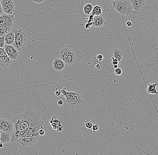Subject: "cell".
Here are the masks:
<instances>
[{
	"mask_svg": "<svg viewBox=\"0 0 158 155\" xmlns=\"http://www.w3.org/2000/svg\"><path fill=\"white\" fill-rule=\"evenodd\" d=\"M14 125L11 134L12 142H16L20 136L39 138V132L43 128L44 121L41 113L36 109L28 108L13 118Z\"/></svg>",
	"mask_w": 158,
	"mask_h": 155,
	"instance_id": "6da1fadb",
	"label": "cell"
},
{
	"mask_svg": "<svg viewBox=\"0 0 158 155\" xmlns=\"http://www.w3.org/2000/svg\"><path fill=\"white\" fill-rule=\"evenodd\" d=\"M61 93L65 97V101L72 107L81 106L84 103L82 96L78 92H68L66 88L61 90Z\"/></svg>",
	"mask_w": 158,
	"mask_h": 155,
	"instance_id": "7a4b0ae2",
	"label": "cell"
},
{
	"mask_svg": "<svg viewBox=\"0 0 158 155\" xmlns=\"http://www.w3.org/2000/svg\"><path fill=\"white\" fill-rule=\"evenodd\" d=\"M112 8L122 16H128L133 11L129 0H116L113 1Z\"/></svg>",
	"mask_w": 158,
	"mask_h": 155,
	"instance_id": "3957f363",
	"label": "cell"
},
{
	"mask_svg": "<svg viewBox=\"0 0 158 155\" xmlns=\"http://www.w3.org/2000/svg\"><path fill=\"white\" fill-rule=\"evenodd\" d=\"M15 34V40L13 46L18 51L21 50L26 45L27 35L23 29L16 28L13 30Z\"/></svg>",
	"mask_w": 158,
	"mask_h": 155,
	"instance_id": "277c9868",
	"label": "cell"
},
{
	"mask_svg": "<svg viewBox=\"0 0 158 155\" xmlns=\"http://www.w3.org/2000/svg\"><path fill=\"white\" fill-rule=\"evenodd\" d=\"M60 59L63 60L67 65H73L75 63L77 58V55L74 50L69 47L63 48L59 53Z\"/></svg>",
	"mask_w": 158,
	"mask_h": 155,
	"instance_id": "5b68a950",
	"label": "cell"
},
{
	"mask_svg": "<svg viewBox=\"0 0 158 155\" xmlns=\"http://www.w3.org/2000/svg\"><path fill=\"white\" fill-rule=\"evenodd\" d=\"M15 18L13 14H6L4 13L0 16V26L3 27L6 32L10 31L13 26Z\"/></svg>",
	"mask_w": 158,
	"mask_h": 155,
	"instance_id": "8992f818",
	"label": "cell"
},
{
	"mask_svg": "<svg viewBox=\"0 0 158 155\" xmlns=\"http://www.w3.org/2000/svg\"><path fill=\"white\" fill-rule=\"evenodd\" d=\"M14 125L12 120L8 118H0V131L12 134Z\"/></svg>",
	"mask_w": 158,
	"mask_h": 155,
	"instance_id": "52a82bcc",
	"label": "cell"
},
{
	"mask_svg": "<svg viewBox=\"0 0 158 155\" xmlns=\"http://www.w3.org/2000/svg\"><path fill=\"white\" fill-rule=\"evenodd\" d=\"M1 3L4 13L13 14L15 11V6L12 0H1Z\"/></svg>",
	"mask_w": 158,
	"mask_h": 155,
	"instance_id": "ba28073f",
	"label": "cell"
},
{
	"mask_svg": "<svg viewBox=\"0 0 158 155\" xmlns=\"http://www.w3.org/2000/svg\"><path fill=\"white\" fill-rule=\"evenodd\" d=\"M4 49L10 60H15L19 57V51L11 45L5 44Z\"/></svg>",
	"mask_w": 158,
	"mask_h": 155,
	"instance_id": "9c48e42d",
	"label": "cell"
},
{
	"mask_svg": "<svg viewBox=\"0 0 158 155\" xmlns=\"http://www.w3.org/2000/svg\"><path fill=\"white\" fill-rule=\"evenodd\" d=\"M66 67L65 63L60 58H55L52 63V68L56 71H61Z\"/></svg>",
	"mask_w": 158,
	"mask_h": 155,
	"instance_id": "30bf717a",
	"label": "cell"
},
{
	"mask_svg": "<svg viewBox=\"0 0 158 155\" xmlns=\"http://www.w3.org/2000/svg\"><path fill=\"white\" fill-rule=\"evenodd\" d=\"M10 59L4 48H0V66L6 67L10 65Z\"/></svg>",
	"mask_w": 158,
	"mask_h": 155,
	"instance_id": "8fae6325",
	"label": "cell"
},
{
	"mask_svg": "<svg viewBox=\"0 0 158 155\" xmlns=\"http://www.w3.org/2000/svg\"><path fill=\"white\" fill-rule=\"evenodd\" d=\"M105 24V18L102 14L99 16H94L92 26L101 28Z\"/></svg>",
	"mask_w": 158,
	"mask_h": 155,
	"instance_id": "7c38bea8",
	"label": "cell"
},
{
	"mask_svg": "<svg viewBox=\"0 0 158 155\" xmlns=\"http://www.w3.org/2000/svg\"><path fill=\"white\" fill-rule=\"evenodd\" d=\"M133 10L136 11H139L144 7L146 0H129Z\"/></svg>",
	"mask_w": 158,
	"mask_h": 155,
	"instance_id": "4fadbf2b",
	"label": "cell"
},
{
	"mask_svg": "<svg viewBox=\"0 0 158 155\" xmlns=\"http://www.w3.org/2000/svg\"><path fill=\"white\" fill-rule=\"evenodd\" d=\"M4 40L5 44L13 45L15 40V34L12 30L10 31L5 34Z\"/></svg>",
	"mask_w": 158,
	"mask_h": 155,
	"instance_id": "5bb4252c",
	"label": "cell"
},
{
	"mask_svg": "<svg viewBox=\"0 0 158 155\" xmlns=\"http://www.w3.org/2000/svg\"><path fill=\"white\" fill-rule=\"evenodd\" d=\"M158 86V83L157 82L150 84L148 83L147 88V92L148 94H158V91H157L156 87Z\"/></svg>",
	"mask_w": 158,
	"mask_h": 155,
	"instance_id": "9a60e30c",
	"label": "cell"
},
{
	"mask_svg": "<svg viewBox=\"0 0 158 155\" xmlns=\"http://www.w3.org/2000/svg\"><path fill=\"white\" fill-rule=\"evenodd\" d=\"M11 140V134L2 131L0 137V142H2L3 144H7L10 142Z\"/></svg>",
	"mask_w": 158,
	"mask_h": 155,
	"instance_id": "2e32d148",
	"label": "cell"
},
{
	"mask_svg": "<svg viewBox=\"0 0 158 155\" xmlns=\"http://www.w3.org/2000/svg\"><path fill=\"white\" fill-rule=\"evenodd\" d=\"M113 57L117 59L120 63L123 59V51L120 49H114L113 50Z\"/></svg>",
	"mask_w": 158,
	"mask_h": 155,
	"instance_id": "e0dca14e",
	"label": "cell"
},
{
	"mask_svg": "<svg viewBox=\"0 0 158 155\" xmlns=\"http://www.w3.org/2000/svg\"><path fill=\"white\" fill-rule=\"evenodd\" d=\"M102 10L101 7L100 6H95L93 9L91 14L94 16H99L102 14Z\"/></svg>",
	"mask_w": 158,
	"mask_h": 155,
	"instance_id": "ac0fdd59",
	"label": "cell"
},
{
	"mask_svg": "<svg viewBox=\"0 0 158 155\" xmlns=\"http://www.w3.org/2000/svg\"><path fill=\"white\" fill-rule=\"evenodd\" d=\"M49 122L51 124V126H52V128L54 130H57L61 126H63L61 124V122L57 119L54 120L51 119L49 121Z\"/></svg>",
	"mask_w": 158,
	"mask_h": 155,
	"instance_id": "d6986e66",
	"label": "cell"
},
{
	"mask_svg": "<svg viewBox=\"0 0 158 155\" xmlns=\"http://www.w3.org/2000/svg\"><path fill=\"white\" fill-rule=\"evenodd\" d=\"M93 6L91 3H88L85 5L84 7L83 10L84 13L86 15H89L91 13L93 9Z\"/></svg>",
	"mask_w": 158,
	"mask_h": 155,
	"instance_id": "ffe728a7",
	"label": "cell"
},
{
	"mask_svg": "<svg viewBox=\"0 0 158 155\" xmlns=\"http://www.w3.org/2000/svg\"><path fill=\"white\" fill-rule=\"evenodd\" d=\"M103 60V56L102 54H99L96 57H95L93 59V63L94 64H101L102 63Z\"/></svg>",
	"mask_w": 158,
	"mask_h": 155,
	"instance_id": "44dd1931",
	"label": "cell"
},
{
	"mask_svg": "<svg viewBox=\"0 0 158 155\" xmlns=\"http://www.w3.org/2000/svg\"><path fill=\"white\" fill-rule=\"evenodd\" d=\"M85 126L88 129H92V126H93V124L90 120H87L85 121Z\"/></svg>",
	"mask_w": 158,
	"mask_h": 155,
	"instance_id": "7402d4cb",
	"label": "cell"
},
{
	"mask_svg": "<svg viewBox=\"0 0 158 155\" xmlns=\"http://www.w3.org/2000/svg\"><path fill=\"white\" fill-rule=\"evenodd\" d=\"M123 71H122V69L120 68H117L115 69V70L114 71V74L116 75V76H120L122 75Z\"/></svg>",
	"mask_w": 158,
	"mask_h": 155,
	"instance_id": "603a6c76",
	"label": "cell"
},
{
	"mask_svg": "<svg viewBox=\"0 0 158 155\" xmlns=\"http://www.w3.org/2000/svg\"><path fill=\"white\" fill-rule=\"evenodd\" d=\"M4 36L0 37V48H4L5 43L4 40Z\"/></svg>",
	"mask_w": 158,
	"mask_h": 155,
	"instance_id": "cb8c5ba5",
	"label": "cell"
},
{
	"mask_svg": "<svg viewBox=\"0 0 158 155\" xmlns=\"http://www.w3.org/2000/svg\"><path fill=\"white\" fill-rule=\"evenodd\" d=\"M6 33L7 32L6 30H5L3 27L0 26V37L4 36Z\"/></svg>",
	"mask_w": 158,
	"mask_h": 155,
	"instance_id": "d4e9b609",
	"label": "cell"
},
{
	"mask_svg": "<svg viewBox=\"0 0 158 155\" xmlns=\"http://www.w3.org/2000/svg\"><path fill=\"white\" fill-rule=\"evenodd\" d=\"M111 61H112V65L113 66H114V65H118V64H119V63L118 62V60L117 59H115V58H114V57H112V58H111Z\"/></svg>",
	"mask_w": 158,
	"mask_h": 155,
	"instance_id": "484cf974",
	"label": "cell"
},
{
	"mask_svg": "<svg viewBox=\"0 0 158 155\" xmlns=\"http://www.w3.org/2000/svg\"><path fill=\"white\" fill-rule=\"evenodd\" d=\"M92 129L93 132H96V131H97L99 130V126H98V125H97V124H94V125H93V126H92Z\"/></svg>",
	"mask_w": 158,
	"mask_h": 155,
	"instance_id": "4316f807",
	"label": "cell"
},
{
	"mask_svg": "<svg viewBox=\"0 0 158 155\" xmlns=\"http://www.w3.org/2000/svg\"><path fill=\"white\" fill-rule=\"evenodd\" d=\"M38 133H39V136H43L45 134V131H44V129L42 128V129L39 130Z\"/></svg>",
	"mask_w": 158,
	"mask_h": 155,
	"instance_id": "83f0119b",
	"label": "cell"
},
{
	"mask_svg": "<svg viewBox=\"0 0 158 155\" xmlns=\"http://www.w3.org/2000/svg\"><path fill=\"white\" fill-rule=\"evenodd\" d=\"M55 95L57 96H60L62 95L61 93V90H57L55 92Z\"/></svg>",
	"mask_w": 158,
	"mask_h": 155,
	"instance_id": "f1b7e54d",
	"label": "cell"
},
{
	"mask_svg": "<svg viewBox=\"0 0 158 155\" xmlns=\"http://www.w3.org/2000/svg\"><path fill=\"white\" fill-rule=\"evenodd\" d=\"M32 1L35 2L37 3H40L43 2L45 0H32Z\"/></svg>",
	"mask_w": 158,
	"mask_h": 155,
	"instance_id": "f546056e",
	"label": "cell"
},
{
	"mask_svg": "<svg viewBox=\"0 0 158 155\" xmlns=\"http://www.w3.org/2000/svg\"><path fill=\"white\" fill-rule=\"evenodd\" d=\"M3 14V11L2 8V5H1V0H0V16H1L2 14Z\"/></svg>",
	"mask_w": 158,
	"mask_h": 155,
	"instance_id": "4dcf8cb0",
	"label": "cell"
},
{
	"mask_svg": "<svg viewBox=\"0 0 158 155\" xmlns=\"http://www.w3.org/2000/svg\"><path fill=\"white\" fill-rule=\"evenodd\" d=\"M126 25H127V26H128V27H131L132 26V22H131V21H127V22H126Z\"/></svg>",
	"mask_w": 158,
	"mask_h": 155,
	"instance_id": "1f68e13d",
	"label": "cell"
},
{
	"mask_svg": "<svg viewBox=\"0 0 158 155\" xmlns=\"http://www.w3.org/2000/svg\"><path fill=\"white\" fill-rule=\"evenodd\" d=\"M64 101L62 100H59V101H58V104L60 106H61L64 104Z\"/></svg>",
	"mask_w": 158,
	"mask_h": 155,
	"instance_id": "d6a6232c",
	"label": "cell"
},
{
	"mask_svg": "<svg viewBox=\"0 0 158 155\" xmlns=\"http://www.w3.org/2000/svg\"><path fill=\"white\" fill-rule=\"evenodd\" d=\"M102 66L101 64H99V63H98V64H97L96 65V68L97 70H100Z\"/></svg>",
	"mask_w": 158,
	"mask_h": 155,
	"instance_id": "836d02e7",
	"label": "cell"
},
{
	"mask_svg": "<svg viewBox=\"0 0 158 155\" xmlns=\"http://www.w3.org/2000/svg\"><path fill=\"white\" fill-rule=\"evenodd\" d=\"M63 126H61V127H60V128H59V129H58V130H57V132H61V131H63Z\"/></svg>",
	"mask_w": 158,
	"mask_h": 155,
	"instance_id": "e575fe53",
	"label": "cell"
},
{
	"mask_svg": "<svg viewBox=\"0 0 158 155\" xmlns=\"http://www.w3.org/2000/svg\"><path fill=\"white\" fill-rule=\"evenodd\" d=\"M4 147L3 144L2 142H0V148H2Z\"/></svg>",
	"mask_w": 158,
	"mask_h": 155,
	"instance_id": "d590c367",
	"label": "cell"
},
{
	"mask_svg": "<svg viewBox=\"0 0 158 155\" xmlns=\"http://www.w3.org/2000/svg\"><path fill=\"white\" fill-rule=\"evenodd\" d=\"M114 68H115V69H116V68L118 67V65H114V66H113Z\"/></svg>",
	"mask_w": 158,
	"mask_h": 155,
	"instance_id": "8d00e7d4",
	"label": "cell"
},
{
	"mask_svg": "<svg viewBox=\"0 0 158 155\" xmlns=\"http://www.w3.org/2000/svg\"><path fill=\"white\" fill-rule=\"evenodd\" d=\"M2 131H0V137H1V133H2Z\"/></svg>",
	"mask_w": 158,
	"mask_h": 155,
	"instance_id": "74e56055",
	"label": "cell"
},
{
	"mask_svg": "<svg viewBox=\"0 0 158 155\" xmlns=\"http://www.w3.org/2000/svg\"><path fill=\"white\" fill-rule=\"evenodd\" d=\"M112 1H116V0H112Z\"/></svg>",
	"mask_w": 158,
	"mask_h": 155,
	"instance_id": "f35d334b",
	"label": "cell"
}]
</instances>
